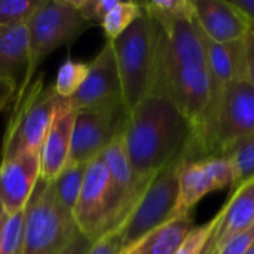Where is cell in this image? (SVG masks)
I'll return each instance as SVG.
<instances>
[{"label":"cell","instance_id":"6da1fadb","mask_svg":"<svg viewBox=\"0 0 254 254\" xmlns=\"http://www.w3.org/2000/svg\"><path fill=\"white\" fill-rule=\"evenodd\" d=\"M190 140V124L161 92H150L128 112L124 141L140 180H152L168 164L188 153Z\"/></svg>","mask_w":254,"mask_h":254},{"label":"cell","instance_id":"7a4b0ae2","mask_svg":"<svg viewBox=\"0 0 254 254\" xmlns=\"http://www.w3.org/2000/svg\"><path fill=\"white\" fill-rule=\"evenodd\" d=\"M254 135V88L235 80L213 88L210 103L192 132L189 159L223 156L232 146Z\"/></svg>","mask_w":254,"mask_h":254},{"label":"cell","instance_id":"3957f363","mask_svg":"<svg viewBox=\"0 0 254 254\" xmlns=\"http://www.w3.org/2000/svg\"><path fill=\"white\" fill-rule=\"evenodd\" d=\"M158 37V24L143 9V13L119 37L110 40L127 112H131L150 94L156 68Z\"/></svg>","mask_w":254,"mask_h":254},{"label":"cell","instance_id":"277c9868","mask_svg":"<svg viewBox=\"0 0 254 254\" xmlns=\"http://www.w3.org/2000/svg\"><path fill=\"white\" fill-rule=\"evenodd\" d=\"M77 235L73 213L58 199L54 182L39 179L24 208V254H61Z\"/></svg>","mask_w":254,"mask_h":254},{"label":"cell","instance_id":"5b68a950","mask_svg":"<svg viewBox=\"0 0 254 254\" xmlns=\"http://www.w3.org/2000/svg\"><path fill=\"white\" fill-rule=\"evenodd\" d=\"M92 24L83 18L71 0H42L27 22L30 40V61L22 86L34 76L37 65L57 48L74 42Z\"/></svg>","mask_w":254,"mask_h":254},{"label":"cell","instance_id":"8992f818","mask_svg":"<svg viewBox=\"0 0 254 254\" xmlns=\"http://www.w3.org/2000/svg\"><path fill=\"white\" fill-rule=\"evenodd\" d=\"M18 106L13 110L6 129L0 161L13 158L24 152H39L52 125L60 97L52 86L43 88L39 77L31 88L22 86Z\"/></svg>","mask_w":254,"mask_h":254},{"label":"cell","instance_id":"52a82bcc","mask_svg":"<svg viewBox=\"0 0 254 254\" xmlns=\"http://www.w3.org/2000/svg\"><path fill=\"white\" fill-rule=\"evenodd\" d=\"M185 158H188V153L174 159L152 179L122 223L121 237L124 250L173 219L179 196V170Z\"/></svg>","mask_w":254,"mask_h":254},{"label":"cell","instance_id":"ba28073f","mask_svg":"<svg viewBox=\"0 0 254 254\" xmlns=\"http://www.w3.org/2000/svg\"><path fill=\"white\" fill-rule=\"evenodd\" d=\"M73 217L79 232L91 243L109 231L121 228L116 217V202L110 174L101 156L92 159L86 167Z\"/></svg>","mask_w":254,"mask_h":254},{"label":"cell","instance_id":"9c48e42d","mask_svg":"<svg viewBox=\"0 0 254 254\" xmlns=\"http://www.w3.org/2000/svg\"><path fill=\"white\" fill-rule=\"evenodd\" d=\"M150 92L164 94L190 124L192 132L198 127L213 92L208 67H167L159 63Z\"/></svg>","mask_w":254,"mask_h":254},{"label":"cell","instance_id":"30bf717a","mask_svg":"<svg viewBox=\"0 0 254 254\" xmlns=\"http://www.w3.org/2000/svg\"><path fill=\"white\" fill-rule=\"evenodd\" d=\"M128 112L125 106L76 112L71 135V164L88 165L124 132ZM68 162V164H70Z\"/></svg>","mask_w":254,"mask_h":254},{"label":"cell","instance_id":"8fae6325","mask_svg":"<svg viewBox=\"0 0 254 254\" xmlns=\"http://www.w3.org/2000/svg\"><path fill=\"white\" fill-rule=\"evenodd\" d=\"M234 185V170L228 158H185L179 170V196L173 219L190 214V210L208 193Z\"/></svg>","mask_w":254,"mask_h":254},{"label":"cell","instance_id":"7c38bea8","mask_svg":"<svg viewBox=\"0 0 254 254\" xmlns=\"http://www.w3.org/2000/svg\"><path fill=\"white\" fill-rule=\"evenodd\" d=\"M68 103L76 112L124 106L119 73L110 40L104 43L98 55L89 63L83 83L77 92L68 98Z\"/></svg>","mask_w":254,"mask_h":254},{"label":"cell","instance_id":"4fadbf2b","mask_svg":"<svg viewBox=\"0 0 254 254\" xmlns=\"http://www.w3.org/2000/svg\"><path fill=\"white\" fill-rule=\"evenodd\" d=\"M104 161L107 171L110 174L115 202H116V217L118 225L122 226V223L127 220L135 204L138 202L140 196L149 186V182L140 180L131 165V161L128 158V152L124 141V132L119 134L100 155Z\"/></svg>","mask_w":254,"mask_h":254},{"label":"cell","instance_id":"5bb4252c","mask_svg":"<svg viewBox=\"0 0 254 254\" xmlns=\"http://www.w3.org/2000/svg\"><path fill=\"white\" fill-rule=\"evenodd\" d=\"M39 179V152H24L0 161V205L7 216L24 211Z\"/></svg>","mask_w":254,"mask_h":254},{"label":"cell","instance_id":"9a60e30c","mask_svg":"<svg viewBox=\"0 0 254 254\" xmlns=\"http://www.w3.org/2000/svg\"><path fill=\"white\" fill-rule=\"evenodd\" d=\"M193 18L202 34L214 43L244 40L252 22L232 3L226 0H195Z\"/></svg>","mask_w":254,"mask_h":254},{"label":"cell","instance_id":"2e32d148","mask_svg":"<svg viewBox=\"0 0 254 254\" xmlns=\"http://www.w3.org/2000/svg\"><path fill=\"white\" fill-rule=\"evenodd\" d=\"M76 110L68 100L61 98L57 107L52 125L39 150L40 156V179L54 182L70 162L71 135Z\"/></svg>","mask_w":254,"mask_h":254},{"label":"cell","instance_id":"e0dca14e","mask_svg":"<svg viewBox=\"0 0 254 254\" xmlns=\"http://www.w3.org/2000/svg\"><path fill=\"white\" fill-rule=\"evenodd\" d=\"M214 238L222 249L229 240L254 225V179L234 189L225 207L216 214Z\"/></svg>","mask_w":254,"mask_h":254},{"label":"cell","instance_id":"ac0fdd59","mask_svg":"<svg viewBox=\"0 0 254 254\" xmlns=\"http://www.w3.org/2000/svg\"><path fill=\"white\" fill-rule=\"evenodd\" d=\"M204 42L207 51V65L211 76L213 88H222L231 82L246 79L244 40L214 43L204 36Z\"/></svg>","mask_w":254,"mask_h":254},{"label":"cell","instance_id":"d6986e66","mask_svg":"<svg viewBox=\"0 0 254 254\" xmlns=\"http://www.w3.org/2000/svg\"><path fill=\"white\" fill-rule=\"evenodd\" d=\"M192 228L193 220L190 214L171 219L132 246L127 247L121 254H176Z\"/></svg>","mask_w":254,"mask_h":254},{"label":"cell","instance_id":"ffe728a7","mask_svg":"<svg viewBox=\"0 0 254 254\" xmlns=\"http://www.w3.org/2000/svg\"><path fill=\"white\" fill-rule=\"evenodd\" d=\"M30 61V40L27 24L0 25V79H12L27 70Z\"/></svg>","mask_w":254,"mask_h":254},{"label":"cell","instance_id":"44dd1931","mask_svg":"<svg viewBox=\"0 0 254 254\" xmlns=\"http://www.w3.org/2000/svg\"><path fill=\"white\" fill-rule=\"evenodd\" d=\"M86 167L88 165L70 162L61 171V174L54 180V188H55L58 199L71 213L74 210V205L77 202V198L83 185Z\"/></svg>","mask_w":254,"mask_h":254},{"label":"cell","instance_id":"7402d4cb","mask_svg":"<svg viewBox=\"0 0 254 254\" xmlns=\"http://www.w3.org/2000/svg\"><path fill=\"white\" fill-rule=\"evenodd\" d=\"M223 156L234 170V189L254 179V135L232 146Z\"/></svg>","mask_w":254,"mask_h":254},{"label":"cell","instance_id":"603a6c76","mask_svg":"<svg viewBox=\"0 0 254 254\" xmlns=\"http://www.w3.org/2000/svg\"><path fill=\"white\" fill-rule=\"evenodd\" d=\"M141 13V3L119 1L100 22L101 28L107 36V40H115L116 37H119Z\"/></svg>","mask_w":254,"mask_h":254},{"label":"cell","instance_id":"cb8c5ba5","mask_svg":"<svg viewBox=\"0 0 254 254\" xmlns=\"http://www.w3.org/2000/svg\"><path fill=\"white\" fill-rule=\"evenodd\" d=\"M88 68H89L88 63L73 61V60L64 61V64L57 71V76L52 85L54 92L60 98H64V100L71 98L77 92L80 85L83 83L88 74Z\"/></svg>","mask_w":254,"mask_h":254},{"label":"cell","instance_id":"d4e9b609","mask_svg":"<svg viewBox=\"0 0 254 254\" xmlns=\"http://www.w3.org/2000/svg\"><path fill=\"white\" fill-rule=\"evenodd\" d=\"M141 6L144 12L161 27H165L179 18L193 16V6L189 0H153L141 3Z\"/></svg>","mask_w":254,"mask_h":254},{"label":"cell","instance_id":"484cf974","mask_svg":"<svg viewBox=\"0 0 254 254\" xmlns=\"http://www.w3.org/2000/svg\"><path fill=\"white\" fill-rule=\"evenodd\" d=\"M42 0H0V25L27 24Z\"/></svg>","mask_w":254,"mask_h":254},{"label":"cell","instance_id":"4316f807","mask_svg":"<svg viewBox=\"0 0 254 254\" xmlns=\"http://www.w3.org/2000/svg\"><path fill=\"white\" fill-rule=\"evenodd\" d=\"M24 211L9 216L0 237V254H24Z\"/></svg>","mask_w":254,"mask_h":254},{"label":"cell","instance_id":"83f0119b","mask_svg":"<svg viewBox=\"0 0 254 254\" xmlns=\"http://www.w3.org/2000/svg\"><path fill=\"white\" fill-rule=\"evenodd\" d=\"M216 226V220H210L208 223L192 228L190 232L186 235V238L182 241L180 247L177 249L176 254H201L202 250L205 249L213 231Z\"/></svg>","mask_w":254,"mask_h":254},{"label":"cell","instance_id":"f1b7e54d","mask_svg":"<svg viewBox=\"0 0 254 254\" xmlns=\"http://www.w3.org/2000/svg\"><path fill=\"white\" fill-rule=\"evenodd\" d=\"M124 252L121 228L109 231L98 240H95L86 254H121Z\"/></svg>","mask_w":254,"mask_h":254},{"label":"cell","instance_id":"f546056e","mask_svg":"<svg viewBox=\"0 0 254 254\" xmlns=\"http://www.w3.org/2000/svg\"><path fill=\"white\" fill-rule=\"evenodd\" d=\"M254 243V225L222 246L219 254H246Z\"/></svg>","mask_w":254,"mask_h":254},{"label":"cell","instance_id":"4dcf8cb0","mask_svg":"<svg viewBox=\"0 0 254 254\" xmlns=\"http://www.w3.org/2000/svg\"><path fill=\"white\" fill-rule=\"evenodd\" d=\"M246 45V80L254 88V25L252 24L247 36L244 37Z\"/></svg>","mask_w":254,"mask_h":254},{"label":"cell","instance_id":"1f68e13d","mask_svg":"<svg viewBox=\"0 0 254 254\" xmlns=\"http://www.w3.org/2000/svg\"><path fill=\"white\" fill-rule=\"evenodd\" d=\"M16 89V80L12 79H0V112L6 109V106L12 101Z\"/></svg>","mask_w":254,"mask_h":254},{"label":"cell","instance_id":"d6a6232c","mask_svg":"<svg viewBox=\"0 0 254 254\" xmlns=\"http://www.w3.org/2000/svg\"><path fill=\"white\" fill-rule=\"evenodd\" d=\"M91 241L86 238V237H83L82 234L80 235H77L76 237V240L63 252L61 254H86V252L89 250V247H91Z\"/></svg>","mask_w":254,"mask_h":254},{"label":"cell","instance_id":"836d02e7","mask_svg":"<svg viewBox=\"0 0 254 254\" xmlns=\"http://www.w3.org/2000/svg\"><path fill=\"white\" fill-rule=\"evenodd\" d=\"M232 3L250 19L254 25V0H232Z\"/></svg>","mask_w":254,"mask_h":254},{"label":"cell","instance_id":"e575fe53","mask_svg":"<svg viewBox=\"0 0 254 254\" xmlns=\"http://www.w3.org/2000/svg\"><path fill=\"white\" fill-rule=\"evenodd\" d=\"M214 220H216V219H214ZM213 232H214V231H213ZM219 252H220V247L217 246V241H216L214 235L211 234V237H210V240H208L205 249L202 250V253L201 254H219Z\"/></svg>","mask_w":254,"mask_h":254},{"label":"cell","instance_id":"d590c367","mask_svg":"<svg viewBox=\"0 0 254 254\" xmlns=\"http://www.w3.org/2000/svg\"><path fill=\"white\" fill-rule=\"evenodd\" d=\"M7 214H6V211L3 210V207L0 205V237H1V232H3V228H4V225H6V220H7Z\"/></svg>","mask_w":254,"mask_h":254},{"label":"cell","instance_id":"8d00e7d4","mask_svg":"<svg viewBox=\"0 0 254 254\" xmlns=\"http://www.w3.org/2000/svg\"><path fill=\"white\" fill-rule=\"evenodd\" d=\"M246 254H254V243H253V244H252V247L249 249V252H247V253H246Z\"/></svg>","mask_w":254,"mask_h":254}]
</instances>
